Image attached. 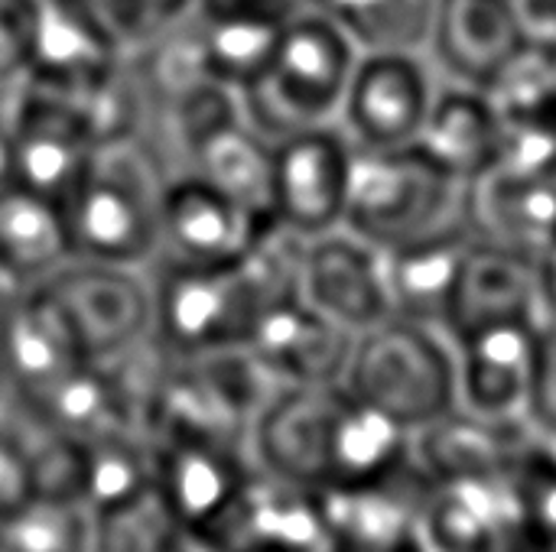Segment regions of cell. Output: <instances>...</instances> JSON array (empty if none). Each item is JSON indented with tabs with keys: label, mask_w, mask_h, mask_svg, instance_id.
<instances>
[{
	"label": "cell",
	"mask_w": 556,
	"mask_h": 552,
	"mask_svg": "<svg viewBox=\"0 0 556 552\" xmlns=\"http://www.w3.org/2000/svg\"><path fill=\"white\" fill-rule=\"evenodd\" d=\"M248 449L264 475L329 495L397 472L410 459V433L339 381L277 387L251 426Z\"/></svg>",
	"instance_id": "1"
},
{
	"label": "cell",
	"mask_w": 556,
	"mask_h": 552,
	"mask_svg": "<svg viewBox=\"0 0 556 552\" xmlns=\"http://www.w3.org/2000/svg\"><path fill=\"white\" fill-rule=\"evenodd\" d=\"M300 254L303 241L270 224L235 264H150V345L163 358L241 348L251 322L267 303L300 293Z\"/></svg>",
	"instance_id": "2"
},
{
	"label": "cell",
	"mask_w": 556,
	"mask_h": 552,
	"mask_svg": "<svg viewBox=\"0 0 556 552\" xmlns=\"http://www.w3.org/2000/svg\"><path fill=\"white\" fill-rule=\"evenodd\" d=\"M355 62V42L329 16L306 7L283 20L261 72L235 91L238 111L267 140L336 124Z\"/></svg>",
	"instance_id": "3"
},
{
	"label": "cell",
	"mask_w": 556,
	"mask_h": 552,
	"mask_svg": "<svg viewBox=\"0 0 556 552\" xmlns=\"http://www.w3.org/2000/svg\"><path fill=\"white\" fill-rule=\"evenodd\" d=\"M166 176L134 143H98L81 176L59 202L72 257L150 267L160 238Z\"/></svg>",
	"instance_id": "4"
},
{
	"label": "cell",
	"mask_w": 556,
	"mask_h": 552,
	"mask_svg": "<svg viewBox=\"0 0 556 552\" xmlns=\"http://www.w3.org/2000/svg\"><path fill=\"white\" fill-rule=\"evenodd\" d=\"M342 384L410 436L459 403L450 335L404 316L355 335Z\"/></svg>",
	"instance_id": "5"
},
{
	"label": "cell",
	"mask_w": 556,
	"mask_h": 552,
	"mask_svg": "<svg viewBox=\"0 0 556 552\" xmlns=\"http://www.w3.org/2000/svg\"><path fill=\"white\" fill-rule=\"evenodd\" d=\"M342 224L375 247H401L472 224V185L440 169L417 146L352 156Z\"/></svg>",
	"instance_id": "6"
},
{
	"label": "cell",
	"mask_w": 556,
	"mask_h": 552,
	"mask_svg": "<svg viewBox=\"0 0 556 552\" xmlns=\"http://www.w3.org/2000/svg\"><path fill=\"white\" fill-rule=\"evenodd\" d=\"M39 290L62 309L91 361H114L150 342L153 293L147 267L72 257Z\"/></svg>",
	"instance_id": "7"
},
{
	"label": "cell",
	"mask_w": 556,
	"mask_h": 552,
	"mask_svg": "<svg viewBox=\"0 0 556 552\" xmlns=\"http://www.w3.org/2000/svg\"><path fill=\"white\" fill-rule=\"evenodd\" d=\"M437 88L440 75L424 52H358L336 127L358 153L414 146Z\"/></svg>",
	"instance_id": "8"
},
{
	"label": "cell",
	"mask_w": 556,
	"mask_h": 552,
	"mask_svg": "<svg viewBox=\"0 0 556 552\" xmlns=\"http://www.w3.org/2000/svg\"><path fill=\"white\" fill-rule=\"evenodd\" d=\"M270 143V224L300 241L339 228L355 156L345 133L336 124H323Z\"/></svg>",
	"instance_id": "9"
},
{
	"label": "cell",
	"mask_w": 556,
	"mask_h": 552,
	"mask_svg": "<svg viewBox=\"0 0 556 552\" xmlns=\"http://www.w3.org/2000/svg\"><path fill=\"white\" fill-rule=\"evenodd\" d=\"M150 449L156 501L186 534L212 543L257 472L251 449L189 436H160L150 439Z\"/></svg>",
	"instance_id": "10"
},
{
	"label": "cell",
	"mask_w": 556,
	"mask_h": 552,
	"mask_svg": "<svg viewBox=\"0 0 556 552\" xmlns=\"http://www.w3.org/2000/svg\"><path fill=\"white\" fill-rule=\"evenodd\" d=\"M270 221L231 195L186 172L166 182L160 202V238L153 264L218 267L241 260Z\"/></svg>",
	"instance_id": "11"
},
{
	"label": "cell",
	"mask_w": 556,
	"mask_h": 552,
	"mask_svg": "<svg viewBox=\"0 0 556 552\" xmlns=\"http://www.w3.org/2000/svg\"><path fill=\"white\" fill-rule=\"evenodd\" d=\"M300 296L352 335L394 316L384 251L345 224L303 241Z\"/></svg>",
	"instance_id": "12"
},
{
	"label": "cell",
	"mask_w": 556,
	"mask_h": 552,
	"mask_svg": "<svg viewBox=\"0 0 556 552\" xmlns=\"http://www.w3.org/2000/svg\"><path fill=\"white\" fill-rule=\"evenodd\" d=\"M352 342L349 329L290 293L257 312L241 348L277 387H316L342 381Z\"/></svg>",
	"instance_id": "13"
},
{
	"label": "cell",
	"mask_w": 556,
	"mask_h": 552,
	"mask_svg": "<svg viewBox=\"0 0 556 552\" xmlns=\"http://www.w3.org/2000/svg\"><path fill=\"white\" fill-rule=\"evenodd\" d=\"M528 39L515 0H437L424 55L440 81L485 91Z\"/></svg>",
	"instance_id": "14"
},
{
	"label": "cell",
	"mask_w": 556,
	"mask_h": 552,
	"mask_svg": "<svg viewBox=\"0 0 556 552\" xmlns=\"http://www.w3.org/2000/svg\"><path fill=\"white\" fill-rule=\"evenodd\" d=\"M85 361L88 358L62 309L39 286H29L7 338L0 416L16 426L29 423L42 400Z\"/></svg>",
	"instance_id": "15"
},
{
	"label": "cell",
	"mask_w": 556,
	"mask_h": 552,
	"mask_svg": "<svg viewBox=\"0 0 556 552\" xmlns=\"http://www.w3.org/2000/svg\"><path fill=\"white\" fill-rule=\"evenodd\" d=\"M538 325L534 319H498L450 335L463 407L485 416L525 420L538 364Z\"/></svg>",
	"instance_id": "16"
},
{
	"label": "cell",
	"mask_w": 556,
	"mask_h": 552,
	"mask_svg": "<svg viewBox=\"0 0 556 552\" xmlns=\"http://www.w3.org/2000/svg\"><path fill=\"white\" fill-rule=\"evenodd\" d=\"M91 150L94 140L75 107L62 94L26 78L13 120L10 182L62 202L91 159Z\"/></svg>",
	"instance_id": "17"
},
{
	"label": "cell",
	"mask_w": 556,
	"mask_h": 552,
	"mask_svg": "<svg viewBox=\"0 0 556 552\" xmlns=\"http://www.w3.org/2000/svg\"><path fill=\"white\" fill-rule=\"evenodd\" d=\"M538 436L525 420L485 416L463 403L410 436V459L430 482L508 475Z\"/></svg>",
	"instance_id": "18"
},
{
	"label": "cell",
	"mask_w": 556,
	"mask_h": 552,
	"mask_svg": "<svg viewBox=\"0 0 556 552\" xmlns=\"http://www.w3.org/2000/svg\"><path fill=\"white\" fill-rule=\"evenodd\" d=\"M427 491L430 478L407 459L378 482L319 495L336 552H404L417 534Z\"/></svg>",
	"instance_id": "19"
},
{
	"label": "cell",
	"mask_w": 556,
	"mask_h": 552,
	"mask_svg": "<svg viewBox=\"0 0 556 552\" xmlns=\"http://www.w3.org/2000/svg\"><path fill=\"white\" fill-rule=\"evenodd\" d=\"M498 319H544L541 270L534 257L476 234L446 309L443 332L456 335Z\"/></svg>",
	"instance_id": "20"
},
{
	"label": "cell",
	"mask_w": 556,
	"mask_h": 552,
	"mask_svg": "<svg viewBox=\"0 0 556 552\" xmlns=\"http://www.w3.org/2000/svg\"><path fill=\"white\" fill-rule=\"evenodd\" d=\"M414 146L459 182L479 185L498 166L502 117L485 91L440 81Z\"/></svg>",
	"instance_id": "21"
},
{
	"label": "cell",
	"mask_w": 556,
	"mask_h": 552,
	"mask_svg": "<svg viewBox=\"0 0 556 552\" xmlns=\"http://www.w3.org/2000/svg\"><path fill=\"white\" fill-rule=\"evenodd\" d=\"M472 224L479 238L538 260L556 244V169L489 172L472 185Z\"/></svg>",
	"instance_id": "22"
},
{
	"label": "cell",
	"mask_w": 556,
	"mask_h": 552,
	"mask_svg": "<svg viewBox=\"0 0 556 552\" xmlns=\"http://www.w3.org/2000/svg\"><path fill=\"white\" fill-rule=\"evenodd\" d=\"M472 241L476 224H459L401 247H388L384 270L391 312L443 329Z\"/></svg>",
	"instance_id": "23"
},
{
	"label": "cell",
	"mask_w": 556,
	"mask_h": 552,
	"mask_svg": "<svg viewBox=\"0 0 556 552\" xmlns=\"http://www.w3.org/2000/svg\"><path fill=\"white\" fill-rule=\"evenodd\" d=\"M124 52L68 0H36V26H33V52L26 78L68 91L108 65H114Z\"/></svg>",
	"instance_id": "24"
},
{
	"label": "cell",
	"mask_w": 556,
	"mask_h": 552,
	"mask_svg": "<svg viewBox=\"0 0 556 552\" xmlns=\"http://www.w3.org/2000/svg\"><path fill=\"white\" fill-rule=\"evenodd\" d=\"M65 260L72 241L62 205L26 185H0V267L23 286H39Z\"/></svg>",
	"instance_id": "25"
},
{
	"label": "cell",
	"mask_w": 556,
	"mask_h": 552,
	"mask_svg": "<svg viewBox=\"0 0 556 552\" xmlns=\"http://www.w3.org/2000/svg\"><path fill=\"white\" fill-rule=\"evenodd\" d=\"M270 166L274 143L257 133L241 111L212 127L189 156V172L212 189L231 195L244 208L270 221Z\"/></svg>",
	"instance_id": "26"
},
{
	"label": "cell",
	"mask_w": 556,
	"mask_h": 552,
	"mask_svg": "<svg viewBox=\"0 0 556 552\" xmlns=\"http://www.w3.org/2000/svg\"><path fill=\"white\" fill-rule=\"evenodd\" d=\"M280 26L283 20L267 13L199 3L195 29H199L208 75L231 91L248 85L274 52Z\"/></svg>",
	"instance_id": "27"
},
{
	"label": "cell",
	"mask_w": 556,
	"mask_h": 552,
	"mask_svg": "<svg viewBox=\"0 0 556 552\" xmlns=\"http://www.w3.org/2000/svg\"><path fill=\"white\" fill-rule=\"evenodd\" d=\"M329 16L358 52H424L437 0H306Z\"/></svg>",
	"instance_id": "28"
},
{
	"label": "cell",
	"mask_w": 556,
	"mask_h": 552,
	"mask_svg": "<svg viewBox=\"0 0 556 552\" xmlns=\"http://www.w3.org/2000/svg\"><path fill=\"white\" fill-rule=\"evenodd\" d=\"M39 498L29 439L20 426L0 416V521L20 514Z\"/></svg>",
	"instance_id": "29"
},
{
	"label": "cell",
	"mask_w": 556,
	"mask_h": 552,
	"mask_svg": "<svg viewBox=\"0 0 556 552\" xmlns=\"http://www.w3.org/2000/svg\"><path fill=\"white\" fill-rule=\"evenodd\" d=\"M525 423L541 442L556 446V316L538 325V364L525 407Z\"/></svg>",
	"instance_id": "30"
},
{
	"label": "cell",
	"mask_w": 556,
	"mask_h": 552,
	"mask_svg": "<svg viewBox=\"0 0 556 552\" xmlns=\"http://www.w3.org/2000/svg\"><path fill=\"white\" fill-rule=\"evenodd\" d=\"M36 0H0V94L26 81Z\"/></svg>",
	"instance_id": "31"
},
{
	"label": "cell",
	"mask_w": 556,
	"mask_h": 552,
	"mask_svg": "<svg viewBox=\"0 0 556 552\" xmlns=\"http://www.w3.org/2000/svg\"><path fill=\"white\" fill-rule=\"evenodd\" d=\"M29 286H23L13 273H7L0 267V397H3V364H7V338H10V325L16 316L20 299L26 296Z\"/></svg>",
	"instance_id": "32"
},
{
	"label": "cell",
	"mask_w": 556,
	"mask_h": 552,
	"mask_svg": "<svg viewBox=\"0 0 556 552\" xmlns=\"http://www.w3.org/2000/svg\"><path fill=\"white\" fill-rule=\"evenodd\" d=\"M20 91L23 85L0 94V185L10 182V172H13V120H16Z\"/></svg>",
	"instance_id": "33"
},
{
	"label": "cell",
	"mask_w": 556,
	"mask_h": 552,
	"mask_svg": "<svg viewBox=\"0 0 556 552\" xmlns=\"http://www.w3.org/2000/svg\"><path fill=\"white\" fill-rule=\"evenodd\" d=\"M531 39L556 42V0H515Z\"/></svg>",
	"instance_id": "34"
},
{
	"label": "cell",
	"mask_w": 556,
	"mask_h": 552,
	"mask_svg": "<svg viewBox=\"0 0 556 552\" xmlns=\"http://www.w3.org/2000/svg\"><path fill=\"white\" fill-rule=\"evenodd\" d=\"M208 7H238V10H254V13H267L277 20H290L293 13L306 10V0H199Z\"/></svg>",
	"instance_id": "35"
}]
</instances>
